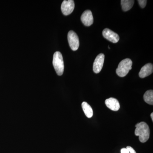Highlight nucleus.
Listing matches in <instances>:
<instances>
[{
    "label": "nucleus",
    "mask_w": 153,
    "mask_h": 153,
    "mask_svg": "<svg viewBox=\"0 0 153 153\" xmlns=\"http://www.w3.org/2000/svg\"><path fill=\"white\" fill-rule=\"evenodd\" d=\"M135 127V134L139 137L140 141L143 143L147 141L149 138L150 133L149 128L147 124L144 122H141L137 124Z\"/></svg>",
    "instance_id": "1"
},
{
    "label": "nucleus",
    "mask_w": 153,
    "mask_h": 153,
    "mask_svg": "<svg viewBox=\"0 0 153 153\" xmlns=\"http://www.w3.org/2000/svg\"><path fill=\"white\" fill-rule=\"evenodd\" d=\"M132 61L129 58L124 59L119 64L116 69L117 74L120 77H124L127 75L132 68Z\"/></svg>",
    "instance_id": "2"
},
{
    "label": "nucleus",
    "mask_w": 153,
    "mask_h": 153,
    "mask_svg": "<svg viewBox=\"0 0 153 153\" xmlns=\"http://www.w3.org/2000/svg\"><path fill=\"white\" fill-rule=\"evenodd\" d=\"M53 65L57 75L61 76L64 71V65L63 56L59 52L54 53L53 57Z\"/></svg>",
    "instance_id": "3"
},
{
    "label": "nucleus",
    "mask_w": 153,
    "mask_h": 153,
    "mask_svg": "<svg viewBox=\"0 0 153 153\" xmlns=\"http://www.w3.org/2000/svg\"><path fill=\"white\" fill-rule=\"evenodd\" d=\"M68 44L70 48L73 51H76L79 47V38L74 31H69L68 34Z\"/></svg>",
    "instance_id": "4"
},
{
    "label": "nucleus",
    "mask_w": 153,
    "mask_h": 153,
    "mask_svg": "<svg viewBox=\"0 0 153 153\" xmlns=\"http://www.w3.org/2000/svg\"><path fill=\"white\" fill-rule=\"evenodd\" d=\"M74 2L73 0L63 1L61 6V11L63 15L68 16L72 13L74 8Z\"/></svg>",
    "instance_id": "5"
},
{
    "label": "nucleus",
    "mask_w": 153,
    "mask_h": 153,
    "mask_svg": "<svg viewBox=\"0 0 153 153\" xmlns=\"http://www.w3.org/2000/svg\"><path fill=\"white\" fill-rule=\"evenodd\" d=\"M105 55L102 53L99 54L96 57L93 63V71L96 74L101 71L104 62Z\"/></svg>",
    "instance_id": "6"
},
{
    "label": "nucleus",
    "mask_w": 153,
    "mask_h": 153,
    "mask_svg": "<svg viewBox=\"0 0 153 153\" xmlns=\"http://www.w3.org/2000/svg\"><path fill=\"white\" fill-rule=\"evenodd\" d=\"M102 35L105 39L113 43H117L119 41L120 37L112 30L106 28L102 31Z\"/></svg>",
    "instance_id": "7"
},
{
    "label": "nucleus",
    "mask_w": 153,
    "mask_h": 153,
    "mask_svg": "<svg viewBox=\"0 0 153 153\" xmlns=\"http://www.w3.org/2000/svg\"><path fill=\"white\" fill-rule=\"evenodd\" d=\"M81 21L85 26L89 27L93 24V15L91 11L86 10L82 13L81 16Z\"/></svg>",
    "instance_id": "8"
},
{
    "label": "nucleus",
    "mask_w": 153,
    "mask_h": 153,
    "mask_svg": "<svg viewBox=\"0 0 153 153\" xmlns=\"http://www.w3.org/2000/svg\"><path fill=\"white\" fill-rule=\"evenodd\" d=\"M105 104L108 108L114 111H117L120 108V105L117 100L113 97L106 99Z\"/></svg>",
    "instance_id": "9"
},
{
    "label": "nucleus",
    "mask_w": 153,
    "mask_h": 153,
    "mask_svg": "<svg viewBox=\"0 0 153 153\" xmlns=\"http://www.w3.org/2000/svg\"><path fill=\"white\" fill-rule=\"evenodd\" d=\"M153 64L151 63H148L141 68L139 75L140 78H145L152 74L153 73Z\"/></svg>",
    "instance_id": "10"
},
{
    "label": "nucleus",
    "mask_w": 153,
    "mask_h": 153,
    "mask_svg": "<svg viewBox=\"0 0 153 153\" xmlns=\"http://www.w3.org/2000/svg\"><path fill=\"white\" fill-rule=\"evenodd\" d=\"M82 107L85 116L87 117L91 118L93 116V110L87 102H83L82 103Z\"/></svg>",
    "instance_id": "11"
},
{
    "label": "nucleus",
    "mask_w": 153,
    "mask_h": 153,
    "mask_svg": "<svg viewBox=\"0 0 153 153\" xmlns=\"http://www.w3.org/2000/svg\"><path fill=\"white\" fill-rule=\"evenodd\" d=\"M134 1L133 0H122L121 1L122 8L125 12L129 10L132 7Z\"/></svg>",
    "instance_id": "12"
},
{
    "label": "nucleus",
    "mask_w": 153,
    "mask_h": 153,
    "mask_svg": "<svg viewBox=\"0 0 153 153\" xmlns=\"http://www.w3.org/2000/svg\"><path fill=\"white\" fill-rule=\"evenodd\" d=\"M145 101L148 104L153 105V91L152 90L147 91L143 96Z\"/></svg>",
    "instance_id": "13"
},
{
    "label": "nucleus",
    "mask_w": 153,
    "mask_h": 153,
    "mask_svg": "<svg viewBox=\"0 0 153 153\" xmlns=\"http://www.w3.org/2000/svg\"><path fill=\"white\" fill-rule=\"evenodd\" d=\"M147 2V1L146 0H138V1L139 4L140 5V7L142 8H144L146 7Z\"/></svg>",
    "instance_id": "14"
},
{
    "label": "nucleus",
    "mask_w": 153,
    "mask_h": 153,
    "mask_svg": "<svg viewBox=\"0 0 153 153\" xmlns=\"http://www.w3.org/2000/svg\"><path fill=\"white\" fill-rule=\"evenodd\" d=\"M126 149L128 150L129 152L130 153H136L134 149L133 148L131 147V146H127L126 147Z\"/></svg>",
    "instance_id": "15"
},
{
    "label": "nucleus",
    "mask_w": 153,
    "mask_h": 153,
    "mask_svg": "<svg viewBox=\"0 0 153 153\" xmlns=\"http://www.w3.org/2000/svg\"><path fill=\"white\" fill-rule=\"evenodd\" d=\"M121 153H129V152L126 148H123L121 150Z\"/></svg>",
    "instance_id": "16"
},
{
    "label": "nucleus",
    "mask_w": 153,
    "mask_h": 153,
    "mask_svg": "<svg viewBox=\"0 0 153 153\" xmlns=\"http://www.w3.org/2000/svg\"><path fill=\"white\" fill-rule=\"evenodd\" d=\"M151 118H152V121H153V113H152L151 114Z\"/></svg>",
    "instance_id": "17"
}]
</instances>
